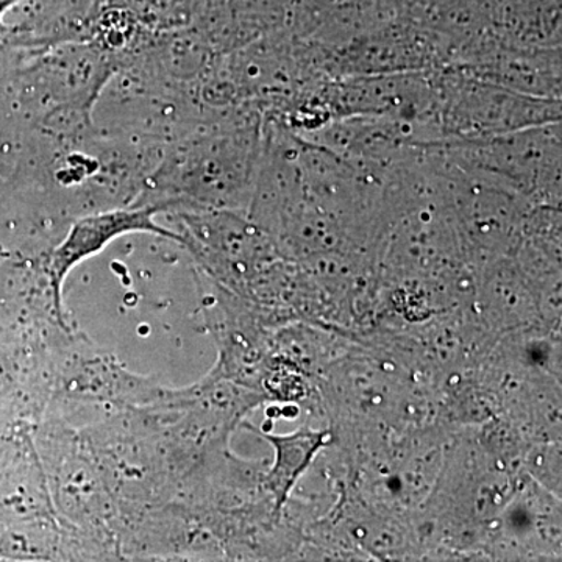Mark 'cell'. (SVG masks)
<instances>
[{
    "mask_svg": "<svg viewBox=\"0 0 562 562\" xmlns=\"http://www.w3.org/2000/svg\"><path fill=\"white\" fill-rule=\"evenodd\" d=\"M262 436L276 449V462L272 471L266 476V486L272 492L279 513L302 473L308 469L322 447L327 446L328 432L303 427L292 435L276 436L262 432Z\"/></svg>",
    "mask_w": 562,
    "mask_h": 562,
    "instance_id": "cell-2",
    "label": "cell"
},
{
    "mask_svg": "<svg viewBox=\"0 0 562 562\" xmlns=\"http://www.w3.org/2000/svg\"><path fill=\"white\" fill-rule=\"evenodd\" d=\"M160 206H138V209L111 210L105 213L81 217L70 227L68 235L50 257L49 280L54 305L61 317L63 283L70 271L87 258L94 257L114 239L128 233H150L177 243H184L180 233L168 231L157 224L155 216Z\"/></svg>",
    "mask_w": 562,
    "mask_h": 562,
    "instance_id": "cell-1",
    "label": "cell"
},
{
    "mask_svg": "<svg viewBox=\"0 0 562 562\" xmlns=\"http://www.w3.org/2000/svg\"><path fill=\"white\" fill-rule=\"evenodd\" d=\"M21 2L22 0H0V22H2L3 16H7Z\"/></svg>",
    "mask_w": 562,
    "mask_h": 562,
    "instance_id": "cell-3",
    "label": "cell"
}]
</instances>
